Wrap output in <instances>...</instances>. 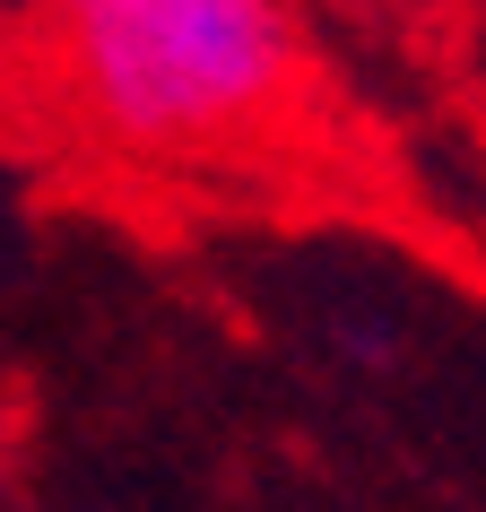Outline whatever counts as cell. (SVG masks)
<instances>
[{
	"mask_svg": "<svg viewBox=\"0 0 486 512\" xmlns=\"http://www.w3.org/2000/svg\"><path fill=\"white\" fill-rule=\"evenodd\" d=\"M44 27L79 113L131 157H235L313 79L296 0H44Z\"/></svg>",
	"mask_w": 486,
	"mask_h": 512,
	"instance_id": "obj_1",
	"label": "cell"
}]
</instances>
